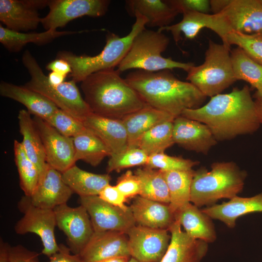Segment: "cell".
<instances>
[{
	"label": "cell",
	"mask_w": 262,
	"mask_h": 262,
	"mask_svg": "<svg viewBox=\"0 0 262 262\" xmlns=\"http://www.w3.org/2000/svg\"><path fill=\"white\" fill-rule=\"evenodd\" d=\"M125 3L131 15L138 13L146 17V26L149 27L160 29L169 26L179 14L168 0H128Z\"/></svg>",
	"instance_id": "obj_27"
},
{
	"label": "cell",
	"mask_w": 262,
	"mask_h": 262,
	"mask_svg": "<svg viewBox=\"0 0 262 262\" xmlns=\"http://www.w3.org/2000/svg\"><path fill=\"white\" fill-rule=\"evenodd\" d=\"M232 68L236 80H243L255 88V97H262V65L237 47L230 52Z\"/></svg>",
	"instance_id": "obj_34"
},
{
	"label": "cell",
	"mask_w": 262,
	"mask_h": 262,
	"mask_svg": "<svg viewBox=\"0 0 262 262\" xmlns=\"http://www.w3.org/2000/svg\"><path fill=\"white\" fill-rule=\"evenodd\" d=\"M201 210L212 219L218 220L228 228L233 229L239 217L251 213H262V192L251 197L237 196L228 202L215 204Z\"/></svg>",
	"instance_id": "obj_22"
},
{
	"label": "cell",
	"mask_w": 262,
	"mask_h": 262,
	"mask_svg": "<svg viewBox=\"0 0 262 262\" xmlns=\"http://www.w3.org/2000/svg\"><path fill=\"white\" fill-rule=\"evenodd\" d=\"M218 16L220 37L225 45L227 35L234 32L246 34H262V4L260 0H230Z\"/></svg>",
	"instance_id": "obj_10"
},
{
	"label": "cell",
	"mask_w": 262,
	"mask_h": 262,
	"mask_svg": "<svg viewBox=\"0 0 262 262\" xmlns=\"http://www.w3.org/2000/svg\"><path fill=\"white\" fill-rule=\"evenodd\" d=\"M184 231L195 239L207 243L216 239V233L212 219L201 209L190 202L175 213Z\"/></svg>",
	"instance_id": "obj_25"
},
{
	"label": "cell",
	"mask_w": 262,
	"mask_h": 262,
	"mask_svg": "<svg viewBox=\"0 0 262 262\" xmlns=\"http://www.w3.org/2000/svg\"><path fill=\"white\" fill-rule=\"evenodd\" d=\"M110 2L108 0H49V12L41 17V24L46 31L56 30L83 16H101Z\"/></svg>",
	"instance_id": "obj_11"
},
{
	"label": "cell",
	"mask_w": 262,
	"mask_h": 262,
	"mask_svg": "<svg viewBox=\"0 0 262 262\" xmlns=\"http://www.w3.org/2000/svg\"><path fill=\"white\" fill-rule=\"evenodd\" d=\"M80 33L73 31H58L49 30L41 33L16 32L0 25V42L9 51L17 52L28 43L43 45L56 38Z\"/></svg>",
	"instance_id": "obj_31"
},
{
	"label": "cell",
	"mask_w": 262,
	"mask_h": 262,
	"mask_svg": "<svg viewBox=\"0 0 262 262\" xmlns=\"http://www.w3.org/2000/svg\"><path fill=\"white\" fill-rule=\"evenodd\" d=\"M231 45H237L253 60L262 65V34L230 32L227 36L224 45L230 48Z\"/></svg>",
	"instance_id": "obj_39"
},
{
	"label": "cell",
	"mask_w": 262,
	"mask_h": 262,
	"mask_svg": "<svg viewBox=\"0 0 262 262\" xmlns=\"http://www.w3.org/2000/svg\"><path fill=\"white\" fill-rule=\"evenodd\" d=\"M135 21L127 35L120 37L113 33L106 36V44L102 51L95 56L77 55L67 51H60L57 58L64 59L70 65L71 80L82 82L95 72L117 66L128 52L136 35L146 29L147 19L138 13L133 14Z\"/></svg>",
	"instance_id": "obj_4"
},
{
	"label": "cell",
	"mask_w": 262,
	"mask_h": 262,
	"mask_svg": "<svg viewBox=\"0 0 262 262\" xmlns=\"http://www.w3.org/2000/svg\"><path fill=\"white\" fill-rule=\"evenodd\" d=\"M136 224L156 229H168L175 221L169 204L136 196L130 206Z\"/></svg>",
	"instance_id": "obj_23"
},
{
	"label": "cell",
	"mask_w": 262,
	"mask_h": 262,
	"mask_svg": "<svg viewBox=\"0 0 262 262\" xmlns=\"http://www.w3.org/2000/svg\"><path fill=\"white\" fill-rule=\"evenodd\" d=\"M19 210L23 214L16 224L14 229L18 234L33 233L40 238L43 248L42 253L49 258L59 249L54 235L56 226L53 210L36 207L30 197L23 196L17 203Z\"/></svg>",
	"instance_id": "obj_9"
},
{
	"label": "cell",
	"mask_w": 262,
	"mask_h": 262,
	"mask_svg": "<svg viewBox=\"0 0 262 262\" xmlns=\"http://www.w3.org/2000/svg\"><path fill=\"white\" fill-rule=\"evenodd\" d=\"M141 186L139 196L165 204L170 203L168 186L163 171L145 166L134 172Z\"/></svg>",
	"instance_id": "obj_35"
},
{
	"label": "cell",
	"mask_w": 262,
	"mask_h": 262,
	"mask_svg": "<svg viewBox=\"0 0 262 262\" xmlns=\"http://www.w3.org/2000/svg\"><path fill=\"white\" fill-rule=\"evenodd\" d=\"M0 95L20 102L26 107L30 114L45 120L59 109L47 98L24 85H17L1 81Z\"/></svg>",
	"instance_id": "obj_24"
},
{
	"label": "cell",
	"mask_w": 262,
	"mask_h": 262,
	"mask_svg": "<svg viewBox=\"0 0 262 262\" xmlns=\"http://www.w3.org/2000/svg\"><path fill=\"white\" fill-rule=\"evenodd\" d=\"M131 257H116L106 259L96 262H128Z\"/></svg>",
	"instance_id": "obj_51"
},
{
	"label": "cell",
	"mask_w": 262,
	"mask_h": 262,
	"mask_svg": "<svg viewBox=\"0 0 262 262\" xmlns=\"http://www.w3.org/2000/svg\"><path fill=\"white\" fill-rule=\"evenodd\" d=\"M73 193L65 182L62 173L47 163L30 198L35 206L53 210L58 206L67 203Z\"/></svg>",
	"instance_id": "obj_17"
},
{
	"label": "cell",
	"mask_w": 262,
	"mask_h": 262,
	"mask_svg": "<svg viewBox=\"0 0 262 262\" xmlns=\"http://www.w3.org/2000/svg\"><path fill=\"white\" fill-rule=\"evenodd\" d=\"M62 174L65 182L79 196H98L103 189L110 184L109 174H98L83 170L75 164Z\"/></svg>",
	"instance_id": "obj_29"
},
{
	"label": "cell",
	"mask_w": 262,
	"mask_h": 262,
	"mask_svg": "<svg viewBox=\"0 0 262 262\" xmlns=\"http://www.w3.org/2000/svg\"><path fill=\"white\" fill-rule=\"evenodd\" d=\"M260 0V2L262 3V0Z\"/></svg>",
	"instance_id": "obj_54"
},
{
	"label": "cell",
	"mask_w": 262,
	"mask_h": 262,
	"mask_svg": "<svg viewBox=\"0 0 262 262\" xmlns=\"http://www.w3.org/2000/svg\"><path fill=\"white\" fill-rule=\"evenodd\" d=\"M75 160H82L93 166H97L111 152L103 142L85 127L73 137Z\"/></svg>",
	"instance_id": "obj_32"
},
{
	"label": "cell",
	"mask_w": 262,
	"mask_h": 262,
	"mask_svg": "<svg viewBox=\"0 0 262 262\" xmlns=\"http://www.w3.org/2000/svg\"><path fill=\"white\" fill-rule=\"evenodd\" d=\"M66 76L55 72H51L47 76L49 82L53 85H59L65 82Z\"/></svg>",
	"instance_id": "obj_50"
},
{
	"label": "cell",
	"mask_w": 262,
	"mask_h": 262,
	"mask_svg": "<svg viewBox=\"0 0 262 262\" xmlns=\"http://www.w3.org/2000/svg\"><path fill=\"white\" fill-rule=\"evenodd\" d=\"M115 186L127 198L135 197L140 193V181L131 170L127 171L118 178Z\"/></svg>",
	"instance_id": "obj_42"
},
{
	"label": "cell",
	"mask_w": 262,
	"mask_h": 262,
	"mask_svg": "<svg viewBox=\"0 0 262 262\" xmlns=\"http://www.w3.org/2000/svg\"><path fill=\"white\" fill-rule=\"evenodd\" d=\"M22 62L31 76L30 80L25 86L42 95L59 109L82 121L92 113L75 81L71 80L59 85L51 84L28 50L23 54Z\"/></svg>",
	"instance_id": "obj_7"
},
{
	"label": "cell",
	"mask_w": 262,
	"mask_h": 262,
	"mask_svg": "<svg viewBox=\"0 0 262 262\" xmlns=\"http://www.w3.org/2000/svg\"><path fill=\"white\" fill-rule=\"evenodd\" d=\"M198 164V161L169 156L162 152L148 156L145 166L164 171H186L193 169L192 168Z\"/></svg>",
	"instance_id": "obj_40"
},
{
	"label": "cell",
	"mask_w": 262,
	"mask_h": 262,
	"mask_svg": "<svg viewBox=\"0 0 262 262\" xmlns=\"http://www.w3.org/2000/svg\"><path fill=\"white\" fill-rule=\"evenodd\" d=\"M17 118L20 132L23 136L21 143L27 156L38 168L40 176L47 164L40 135L33 118L27 110H20Z\"/></svg>",
	"instance_id": "obj_30"
},
{
	"label": "cell",
	"mask_w": 262,
	"mask_h": 262,
	"mask_svg": "<svg viewBox=\"0 0 262 262\" xmlns=\"http://www.w3.org/2000/svg\"><path fill=\"white\" fill-rule=\"evenodd\" d=\"M173 139L184 148L207 154L217 140L205 124L182 116L173 121Z\"/></svg>",
	"instance_id": "obj_19"
},
{
	"label": "cell",
	"mask_w": 262,
	"mask_h": 262,
	"mask_svg": "<svg viewBox=\"0 0 262 262\" xmlns=\"http://www.w3.org/2000/svg\"><path fill=\"white\" fill-rule=\"evenodd\" d=\"M79 200L87 211L95 232L118 231L126 233L136 225L131 208L123 210L105 202L98 196H80Z\"/></svg>",
	"instance_id": "obj_14"
},
{
	"label": "cell",
	"mask_w": 262,
	"mask_h": 262,
	"mask_svg": "<svg viewBox=\"0 0 262 262\" xmlns=\"http://www.w3.org/2000/svg\"><path fill=\"white\" fill-rule=\"evenodd\" d=\"M186 79L206 97L221 94L237 81L230 48L209 40L204 63L193 66L187 72Z\"/></svg>",
	"instance_id": "obj_8"
},
{
	"label": "cell",
	"mask_w": 262,
	"mask_h": 262,
	"mask_svg": "<svg viewBox=\"0 0 262 262\" xmlns=\"http://www.w3.org/2000/svg\"><path fill=\"white\" fill-rule=\"evenodd\" d=\"M33 120L42 141L46 163L62 173L75 165L73 138L63 135L39 117L34 116Z\"/></svg>",
	"instance_id": "obj_15"
},
{
	"label": "cell",
	"mask_w": 262,
	"mask_h": 262,
	"mask_svg": "<svg viewBox=\"0 0 262 262\" xmlns=\"http://www.w3.org/2000/svg\"><path fill=\"white\" fill-rule=\"evenodd\" d=\"M171 115L149 105L131 113L121 120L126 128L128 147H136L139 138L155 126L168 121H174Z\"/></svg>",
	"instance_id": "obj_26"
},
{
	"label": "cell",
	"mask_w": 262,
	"mask_h": 262,
	"mask_svg": "<svg viewBox=\"0 0 262 262\" xmlns=\"http://www.w3.org/2000/svg\"><path fill=\"white\" fill-rule=\"evenodd\" d=\"M59 246V250L49 257L48 262H83L79 255L70 254L68 247L62 244Z\"/></svg>",
	"instance_id": "obj_46"
},
{
	"label": "cell",
	"mask_w": 262,
	"mask_h": 262,
	"mask_svg": "<svg viewBox=\"0 0 262 262\" xmlns=\"http://www.w3.org/2000/svg\"><path fill=\"white\" fill-rule=\"evenodd\" d=\"M82 122L103 142L111 154L120 153L128 148V134L121 119L105 117L92 113Z\"/></svg>",
	"instance_id": "obj_21"
},
{
	"label": "cell",
	"mask_w": 262,
	"mask_h": 262,
	"mask_svg": "<svg viewBox=\"0 0 262 262\" xmlns=\"http://www.w3.org/2000/svg\"><path fill=\"white\" fill-rule=\"evenodd\" d=\"M110 157L106 168L108 174L129 167L145 166L148 159V156L140 148L130 147L120 153L111 154Z\"/></svg>",
	"instance_id": "obj_38"
},
{
	"label": "cell",
	"mask_w": 262,
	"mask_h": 262,
	"mask_svg": "<svg viewBox=\"0 0 262 262\" xmlns=\"http://www.w3.org/2000/svg\"><path fill=\"white\" fill-rule=\"evenodd\" d=\"M10 246L3 241L0 238V262H10L9 250Z\"/></svg>",
	"instance_id": "obj_49"
},
{
	"label": "cell",
	"mask_w": 262,
	"mask_h": 262,
	"mask_svg": "<svg viewBox=\"0 0 262 262\" xmlns=\"http://www.w3.org/2000/svg\"><path fill=\"white\" fill-rule=\"evenodd\" d=\"M49 0H0V21L16 32L36 29L41 18L38 10L48 6Z\"/></svg>",
	"instance_id": "obj_16"
},
{
	"label": "cell",
	"mask_w": 262,
	"mask_h": 262,
	"mask_svg": "<svg viewBox=\"0 0 262 262\" xmlns=\"http://www.w3.org/2000/svg\"><path fill=\"white\" fill-rule=\"evenodd\" d=\"M162 171L169 190V205L175 214L190 202L191 187L195 171Z\"/></svg>",
	"instance_id": "obj_33"
},
{
	"label": "cell",
	"mask_w": 262,
	"mask_h": 262,
	"mask_svg": "<svg viewBox=\"0 0 262 262\" xmlns=\"http://www.w3.org/2000/svg\"><path fill=\"white\" fill-rule=\"evenodd\" d=\"M230 0H210L211 10L213 14L221 12L229 3Z\"/></svg>",
	"instance_id": "obj_48"
},
{
	"label": "cell",
	"mask_w": 262,
	"mask_h": 262,
	"mask_svg": "<svg viewBox=\"0 0 262 262\" xmlns=\"http://www.w3.org/2000/svg\"><path fill=\"white\" fill-rule=\"evenodd\" d=\"M53 210L56 226L66 235L71 252L80 255L94 233L87 211L81 205L71 207L67 203Z\"/></svg>",
	"instance_id": "obj_12"
},
{
	"label": "cell",
	"mask_w": 262,
	"mask_h": 262,
	"mask_svg": "<svg viewBox=\"0 0 262 262\" xmlns=\"http://www.w3.org/2000/svg\"><path fill=\"white\" fill-rule=\"evenodd\" d=\"M168 1L179 14L187 11L208 14L211 11L210 0H170Z\"/></svg>",
	"instance_id": "obj_43"
},
{
	"label": "cell",
	"mask_w": 262,
	"mask_h": 262,
	"mask_svg": "<svg viewBox=\"0 0 262 262\" xmlns=\"http://www.w3.org/2000/svg\"><path fill=\"white\" fill-rule=\"evenodd\" d=\"M15 161L20 180V186L25 196L31 197L39 182L40 173L36 165L27 156L21 142H14Z\"/></svg>",
	"instance_id": "obj_37"
},
{
	"label": "cell",
	"mask_w": 262,
	"mask_h": 262,
	"mask_svg": "<svg viewBox=\"0 0 262 262\" xmlns=\"http://www.w3.org/2000/svg\"><path fill=\"white\" fill-rule=\"evenodd\" d=\"M80 256L83 262H96L116 257H131L128 236L126 233L118 231L94 232Z\"/></svg>",
	"instance_id": "obj_18"
},
{
	"label": "cell",
	"mask_w": 262,
	"mask_h": 262,
	"mask_svg": "<svg viewBox=\"0 0 262 262\" xmlns=\"http://www.w3.org/2000/svg\"><path fill=\"white\" fill-rule=\"evenodd\" d=\"M256 98L255 103L258 116L261 124L262 123V97H257Z\"/></svg>",
	"instance_id": "obj_52"
},
{
	"label": "cell",
	"mask_w": 262,
	"mask_h": 262,
	"mask_svg": "<svg viewBox=\"0 0 262 262\" xmlns=\"http://www.w3.org/2000/svg\"><path fill=\"white\" fill-rule=\"evenodd\" d=\"M128 262H139L136 260L134 259L133 258H131Z\"/></svg>",
	"instance_id": "obj_53"
},
{
	"label": "cell",
	"mask_w": 262,
	"mask_h": 262,
	"mask_svg": "<svg viewBox=\"0 0 262 262\" xmlns=\"http://www.w3.org/2000/svg\"><path fill=\"white\" fill-rule=\"evenodd\" d=\"M39 254L21 245L11 246L9 250L10 262H40Z\"/></svg>",
	"instance_id": "obj_45"
},
{
	"label": "cell",
	"mask_w": 262,
	"mask_h": 262,
	"mask_svg": "<svg viewBox=\"0 0 262 262\" xmlns=\"http://www.w3.org/2000/svg\"><path fill=\"white\" fill-rule=\"evenodd\" d=\"M168 229L134 225L126 234L130 254L139 262H161L169 246Z\"/></svg>",
	"instance_id": "obj_13"
},
{
	"label": "cell",
	"mask_w": 262,
	"mask_h": 262,
	"mask_svg": "<svg viewBox=\"0 0 262 262\" xmlns=\"http://www.w3.org/2000/svg\"><path fill=\"white\" fill-rule=\"evenodd\" d=\"M171 240L161 262H201L208 250V243L189 236L175 219L168 229Z\"/></svg>",
	"instance_id": "obj_20"
},
{
	"label": "cell",
	"mask_w": 262,
	"mask_h": 262,
	"mask_svg": "<svg viewBox=\"0 0 262 262\" xmlns=\"http://www.w3.org/2000/svg\"><path fill=\"white\" fill-rule=\"evenodd\" d=\"M169 42L162 32L144 29L134 38L128 52L117 66V70L121 73L132 69L158 71L180 68L187 72L195 66L193 63L180 62L162 55Z\"/></svg>",
	"instance_id": "obj_6"
},
{
	"label": "cell",
	"mask_w": 262,
	"mask_h": 262,
	"mask_svg": "<svg viewBox=\"0 0 262 262\" xmlns=\"http://www.w3.org/2000/svg\"><path fill=\"white\" fill-rule=\"evenodd\" d=\"M183 17L179 22L158 29V31L170 32L176 44L178 45L182 33L186 38L194 39L199 32L207 28L217 34L219 25L216 14H209L193 11L184 12Z\"/></svg>",
	"instance_id": "obj_28"
},
{
	"label": "cell",
	"mask_w": 262,
	"mask_h": 262,
	"mask_svg": "<svg viewBox=\"0 0 262 262\" xmlns=\"http://www.w3.org/2000/svg\"><path fill=\"white\" fill-rule=\"evenodd\" d=\"M46 121L63 135L74 137L85 128L82 121L58 109Z\"/></svg>",
	"instance_id": "obj_41"
},
{
	"label": "cell",
	"mask_w": 262,
	"mask_h": 262,
	"mask_svg": "<svg viewBox=\"0 0 262 262\" xmlns=\"http://www.w3.org/2000/svg\"><path fill=\"white\" fill-rule=\"evenodd\" d=\"M125 79L147 105L175 118L185 109L200 107L206 98L191 83L177 79L169 69H137L129 73Z\"/></svg>",
	"instance_id": "obj_2"
},
{
	"label": "cell",
	"mask_w": 262,
	"mask_h": 262,
	"mask_svg": "<svg viewBox=\"0 0 262 262\" xmlns=\"http://www.w3.org/2000/svg\"><path fill=\"white\" fill-rule=\"evenodd\" d=\"M99 197L105 202L125 211L130 210V206L125 204L127 198L118 190L115 185L108 184L100 192Z\"/></svg>",
	"instance_id": "obj_44"
},
{
	"label": "cell",
	"mask_w": 262,
	"mask_h": 262,
	"mask_svg": "<svg viewBox=\"0 0 262 262\" xmlns=\"http://www.w3.org/2000/svg\"><path fill=\"white\" fill-rule=\"evenodd\" d=\"M246 176L232 162L214 163L210 171L201 167L192 180L190 202L199 208L215 204L221 199H230L242 192Z\"/></svg>",
	"instance_id": "obj_5"
},
{
	"label": "cell",
	"mask_w": 262,
	"mask_h": 262,
	"mask_svg": "<svg viewBox=\"0 0 262 262\" xmlns=\"http://www.w3.org/2000/svg\"><path fill=\"white\" fill-rule=\"evenodd\" d=\"M173 121L160 123L146 132L139 138L136 147L143 150L148 156L164 152L174 144Z\"/></svg>",
	"instance_id": "obj_36"
},
{
	"label": "cell",
	"mask_w": 262,
	"mask_h": 262,
	"mask_svg": "<svg viewBox=\"0 0 262 262\" xmlns=\"http://www.w3.org/2000/svg\"><path fill=\"white\" fill-rule=\"evenodd\" d=\"M181 116L205 124L216 140L252 133L261 124L255 101L247 85L242 89L234 87L229 93L212 97L205 105L185 109Z\"/></svg>",
	"instance_id": "obj_1"
},
{
	"label": "cell",
	"mask_w": 262,
	"mask_h": 262,
	"mask_svg": "<svg viewBox=\"0 0 262 262\" xmlns=\"http://www.w3.org/2000/svg\"><path fill=\"white\" fill-rule=\"evenodd\" d=\"M46 68L51 72H55L66 76L72 72L71 67L69 63L61 58H57L49 62L47 65Z\"/></svg>",
	"instance_id": "obj_47"
},
{
	"label": "cell",
	"mask_w": 262,
	"mask_h": 262,
	"mask_svg": "<svg viewBox=\"0 0 262 262\" xmlns=\"http://www.w3.org/2000/svg\"><path fill=\"white\" fill-rule=\"evenodd\" d=\"M120 73L117 69H105L91 74L81 82L84 99L93 113L121 119L148 105Z\"/></svg>",
	"instance_id": "obj_3"
}]
</instances>
